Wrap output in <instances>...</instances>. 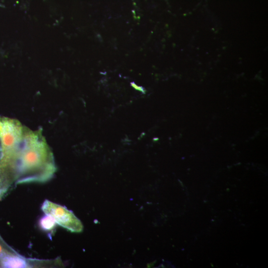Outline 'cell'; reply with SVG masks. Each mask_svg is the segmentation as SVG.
Returning <instances> with one entry per match:
<instances>
[{
	"label": "cell",
	"instance_id": "cell-2",
	"mask_svg": "<svg viewBox=\"0 0 268 268\" xmlns=\"http://www.w3.org/2000/svg\"><path fill=\"white\" fill-rule=\"evenodd\" d=\"M41 209L46 215L52 216L56 223L73 233H80L83 230V225L80 220L67 208L45 200Z\"/></svg>",
	"mask_w": 268,
	"mask_h": 268
},
{
	"label": "cell",
	"instance_id": "cell-3",
	"mask_svg": "<svg viewBox=\"0 0 268 268\" xmlns=\"http://www.w3.org/2000/svg\"><path fill=\"white\" fill-rule=\"evenodd\" d=\"M19 255L8 246L0 237V265L5 267L6 263L12 258Z\"/></svg>",
	"mask_w": 268,
	"mask_h": 268
},
{
	"label": "cell",
	"instance_id": "cell-1",
	"mask_svg": "<svg viewBox=\"0 0 268 268\" xmlns=\"http://www.w3.org/2000/svg\"><path fill=\"white\" fill-rule=\"evenodd\" d=\"M41 132L0 119V197L14 184L42 183L53 177V154Z\"/></svg>",
	"mask_w": 268,
	"mask_h": 268
},
{
	"label": "cell",
	"instance_id": "cell-4",
	"mask_svg": "<svg viewBox=\"0 0 268 268\" xmlns=\"http://www.w3.org/2000/svg\"><path fill=\"white\" fill-rule=\"evenodd\" d=\"M56 222L54 218L48 215L44 216L40 221V225L41 228L45 231L53 230L56 226Z\"/></svg>",
	"mask_w": 268,
	"mask_h": 268
}]
</instances>
